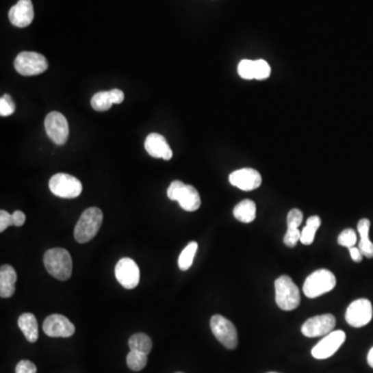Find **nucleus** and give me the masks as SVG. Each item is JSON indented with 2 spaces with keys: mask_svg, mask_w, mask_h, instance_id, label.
<instances>
[{
  "mask_svg": "<svg viewBox=\"0 0 373 373\" xmlns=\"http://www.w3.org/2000/svg\"><path fill=\"white\" fill-rule=\"evenodd\" d=\"M44 265L48 273L60 281H66L72 275V257L68 250L64 248H52L46 251Z\"/></svg>",
  "mask_w": 373,
  "mask_h": 373,
  "instance_id": "nucleus-1",
  "label": "nucleus"
},
{
  "mask_svg": "<svg viewBox=\"0 0 373 373\" xmlns=\"http://www.w3.org/2000/svg\"><path fill=\"white\" fill-rule=\"evenodd\" d=\"M103 213L99 207H90L82 213L74 229L75 240L80 244L92 241L102 227Z\"/></svg>",
  "mask_w": 373,
  "mask_h": 373,
  "instance_id": "nucleus-2",
  "label": "nucleus"
},
{
  "mask_svg": "<svg viewBox=\"0 0 373 373\" xmlns=\"http://www.w3.org/2000/svg\"><path fill=\"white\" fill-rule=\"evenodd\" d=\"M276 304L284 311L296 309L301 303V294L298 286L288 276H281L275 281Z\"/></svg>",
  "mask_w": 373,
  "mask_h": 373,
  "instance_id": "nucleus-3",
  "label": "nucleus"
},
{
  "mask_svg": "<svg viewBox=\"0 0 373 373\" xmlns=\"http://www.w3.org/2000/svg\"><path fill=\"white\" fill-rule=\"evenodd\" d=\"M336 277L329 270H318L308 276L304 282V294L307 298H316L331 292L336 286Z\"/></svg>",
  "mask_w": 373,
  "mask_h": 373,
  "instance_id": "nucleus-4",
  "label": "nucleus"
},
{
  "mask_svg": "<svg viewBox=\"0 0 373 373\" xmlns=\"http://www.w3.org/2000/svg\"><path fill=\"white\" fill-rule=\"evenodd\" d=\"M49 189L55 196L72 199L81 194L82 183L79 179L68 173H56L50 179Z\"/></svg>",
  "mask_w": 373,
  "mask_h": 373,
  "instance_id": "nucleus-5",
  "label": "nucleus"
},
{
  "mask_svg": "<svg viewBox=\"0 0 373 373\" xmlns=\"http://www.w3.org/2000/svg\"><path fill=\"white\" fill-rule=\"evenodd\" d=\"M211 330L220 344H223L229 350H235L239 344L237 331L235 324L224 318L216 314L211 318Z\"/></svg>",
  "mask_w": 373,
  "mask_h": 373,
  "instance_id": "nucleus-6",
  "label": "nucleus"
},
{
  "mask_svg": "<svg viewBox=\"0 0 373 373\" xmlns=\"http://www.w3.org/2000/svg\"><path fill=\"white\" fill-rule=\"evenodd\" d=\"M15 68L23 76H36L48 68L45 56L36 52H21L15 60Z\"/></svg>",
  "mask_w": 373,
  "mask_h": 373,
  "instance_id": "nucleus-7",
  "label": "nucleus"
},
{
  "mask_svg": "<svg viewBox=\"0 0 373 373\" xmlns=\"http://www.w3.org/2000/svg\"><path fill=\"white\" fill-rule=\"evenodd\" d=\"M346 335L344 331H333L330 334L326 335L311 350L313 358L318 360H326L331 358L335 352L339 350L340 346L344 344Z\"/></svg>",
  "mask_w": 373,
  "mask_h": 373,
  "instance_id": "nucleus-8",
  "label": "nucleus"
},
{
  "mask_svg": "<svg viewBox=\"0 0 373 373\" xmlns=\"http://www.w3.org/2000/svg\"><path fill=\"white\" fill-rule=\"evenodd\" d=\"M372 304L367 298H358L348 307L346 320L354 328H362L372 320Z\"/></svg>",
  "mask_w": 373,
  "mask_h": 373,
  "instance_id": "nucleus-9",
  "label": "nucleus"
},
{
  "mask_svg": "<svg viewBox=\"0 0 373 373\" xmlns=\"http://www.w3.org/2000/svg\"><path fill=\"white\" fill-rule=\"evenodd\" d=\"M45 129L48 136L55 144L62 145L68 140L70 129L64 114L56 111L50 112L45 118Z\"/></svg>",
  "mask_w": 373,
  "mask_h": 373,
  "instance_id": "nucleus-10",
  "label": "nucleus"
},
{
  "mask_svg": "<svg viewBox=\"0 0 373 373\" xmlns=\"http://www.w3.org/2000/svg\"><path fill=\"white\" fill-rule=\"evenodd\" d=\"M336 318L333 314H322L309 318L302 326V334L306 337L316 338L326 336L334 330Z\"/></svg>",
  "mask_w": 373,
  "mask_h": 373,
  "instance_id": "nucleus-11",
  "label": "nucleus"
},
{
  "mask_svg": "<svg viewBox=\"0 0 373 373\" xmlns=\"http://www.w3.org/2000/svg\"><path fill=\"white\" fill-rule=\"evenodd\" d=\"M116 277L123 287L133 290L139 284L140 271L134 260L122 258L116 266Z\"/></svg>",
  "mask_w": 373,
  "mask_h": 373,
  "instance_id": "nucleus-12",
  "label": "nucleus"
},
{
  "mask_svg": "<svg viewBox=\"0 0 373 373\" xmlns=\"http://www.w3.org/2000/svg\"><path fill=\"white\" fill-rule=\"evenodd\" d=\"M43 330L49 337L68 338L75 334V326L62 314H52L44 320Z\"/></svg>",
  "mask_w": 373,
  "mask_h": 373,
  "instance_id": "nucleus-13",
  "label": "nucleus"
},
{
  "mask_svg": "<svg viewBox=\"0 0 373 373\" xmlns=\"http://www.w3.org/2000/svg\"><path fill=\"white\" fill-rule=\"evenodd\" d=\"M261 175L255 169L243 168L229 175V183L243 191H253L261 185Z\"/></svg>",
  "mask_w": 373,
  "mask_h": 373,
  "instance_id": "nucleus-14",
  "label": "nucleus"
},
{
  "mask_svg": "<svg viewBox=\"0 0 373 373\" xmlns=\"http://www.w3.org/2000/svg\"><path fill=\"white\" fill-rule=\"evenodd\" d=\"M9 18L11 23L17 27L23 28L30 25L34 18L31 0H19L17 5L10 10Z\"/></svg>",
  "mask_w": 373,
  "mask_h": 373,
  "instance_id": "nucleus-15",
  "label": "nucleus"
},
{
  "mask_svg": "<svg viewBox=\"0 0 373 373\" xmlns=\"http://www.w3.org/2000/svg\"><path fill=\"white\" fill-rule=\"evenodd\" d=\"M144 147L149 155L154 158L170 160L172 158V151L167 143L166 139L158 133H152L145 139Z\"/></svg>",
  "mask_w": 373,
  "mask_h": 373,
  "instance_id": "nucleus-16",
  "label": "nucleus"
},
{
  "mask_svg": "<svg viewBox=\"0 0 373 373\" xmlns=\"http://www.w3.org/2000/svg\"><path fill=\"white\" fill-rule=\"evenodd\" d=\"M17 273L12 266L3 265L0 268V296L11 298L15 294Z\"/></svg>",
  "mask_w": 373,
  "mask_h": 373,
  "instance_id": "nucleus-17",
  "label": "nucleus"
},
{
  "mask_svg": "<svg viewBox=\"0 0 373 373\" xmlns=\"http://www.w3.org/2000/svg\"><path fill=\"white\" fill-rule=\"evenodd\" d=\"M177 203L187 211H195L201 207V199L198 191L190 185H185L177 196Z\"/></svg>",
  "mask_w": 373,
  "mask_h": 373,
  "instance_id": "nucleus-18",
  "label": "nucleus"
},
{
  "mask_svg": "<svg viewBox=\"0 0 373 373\" xmlns=\"http://www.w3.org/2000/svg\"><path fill=\"white\" fill-rule=\"evenodd\" d=\"M18 326L23 332L27 342L34 344L39 338V326L36 316L32 313H23L18 320Z\"/></svg>",
  "mask_w": 373,
  "mask_h": 373,
  "instance_id": "nucleus-19",
  "label": "nucleus"
},
{
  "mask_svg": "<svg viewBox=\"0 0 373 373\" xmlns=\"http://www.w3.org/2000/svg\"><path fill=\"white\" fill-rule=\"evenodd\" d=\"M369 231H370V221L368 219H362L358 223V233H360V242L359 249L363 255L367 258H373V243L369 240Z\"/></svg>",
  "mask_w": 373,
  "mask_h": 373,
  "instance_id": "nucleus-20",
  "label": "nucleus"
},
{
  "mask_svg": "<svg viewBox=\"0 0 373 373\" xmlns=\"http://www.w3.org/2000/svg\"><path fill=\"white\" fill-rule=\"evenodd\" d=\"M233 216L242 223H251L256 218V205L250 199L241 201L233 209Z\"/></svg>",
  "mask_w": 373,
  "mask_h": 373,
  "instance_id": "nucleus-21",
  "label": "nucleus"
},
{
  "mask_svg": "<svg viewBox=\"0 0 373 373\" xmlns=\"http://www.w3.org/2000/svg\"><path fill=\"white\" fill-rule=\"evenodd\" d=\"M320 224H322V220L318 216L308 218L305 229L301 231V243L303 245L309 246L313 243L316 231L320 229Z\"/></svg>",
  "mask_w": 373,
  "mask_h": 373,
  "instance_id": "nucleus-22",
  "label": "nucleus"
},
{
  "mask_svg": "<svg viewBox=\"0 0 373 373\" xmlns=\"http://www.w3.org/2000/svg\"><path fill=\"white\" fill-rule=\"evenodd\" d=\"M129 348H131V350H137V352L149 355L153 348V342L147 335L138 333V334L133 335L132 337L129 339Z\"/></svg>",
  "mask_w": 373,
  "mask_h": 373,
  "instance_id": "nucleus-23",
  "label": "nucleus"
},
{
  "mask_svg": "<svg viewBox=\"0 0 373 373\" xmlns=\"http://www.w3.org/2000/svg\"><path fill=\"white\" fill-rule=\"evenodd\" d=\"M197 249H198V244L196 242H191L181 251V255L179 257V267L181 271H188L190 269Z\"/></svg>",
  "mask_w": 373,
  "mask_h": 373,
  "instance_id": "nucleus-24",
  "label": "nucleus"
},
{
  "mask_svg": "<svg viewBox=\"0 0 373 373\" xmlns=\"http://www.w3.org/2000/svg\"><path fill=\"white\" fill-rule=\"evenodd\" d=\"M147 355L137 350H131L127 356V365L133 371H140L146 366Z\"/></svg>",
  "mask_w": 373,
  "mask_h": 373,
  "instance_id": "nucleus-25",
  "label": "nucleus"
},
{
  "mask_svg": "<svg viewBox=\"0 0 373 373\" xmlns=\"http://www.w3.org/2000/svg\"><path fill=\"white\" fill-rule=\"evenodd\" d=\"M90 105H92V108L96 111H103L109 110V109L112 107L114 103L111 101L110 96H109V92H97L90 101Z\"/></svg>",
  "mask_w": 373,
  "mask_h": 373,
  "instance_id": "nucleus-26",
  "label": "nucleus"
},
{
  "mask_svg": "<svg viewBox=\"0 0 373 373\" xmlns=\"http://www.w3.org/2000/svg\"><path fill=\"white\" fill-rule=\"evenodd\" d=\"M237 72L243 79H255V68H254V60H244L237 66Z\"/></svg>",
  "mask_w": 373,
  "mask_h": 373,
  "instance_id": "nucleus-27",
  "label": "nucleus"
},
{
  "mask_svg": "<svg viewBox=\"0 0 373 373\" xmlns=\"http://www.w3.org/2000/svg\"><path fill=\"white\" fill-rule=\"evenodd\" d=\"M254 68H255V79L265 80L271 75V66L266 60H254Z\"/></svg>",
  "mask_w": 373,
  "mask_h": 373,
  "instance_id": "nucleus-28",
  "label": "nucleus"
},
{
  "mask_svg": "<svg viewBox=\"0 0 373 373\" xmlns=\"http://www.w3.org/2000/svg\"><path fill=\"white\" fill-rule=\"evenodd\" d=\"M357 233H355L354 229H344L342 233H340L339 237H338V244L340 246H344L346 248L355 247V245L357 244Z\"/></svg>",
  "mask_w": 373,
  "mask_h": 373,
  "instance_id": "nucleus-29",
  "label": "nucleus"
},
{
  "mask_svg": "<svg viewBox=\"0 0 373 373\" xmlns=\"http://www.w3.org/2000/svg\"><path fill=\"white\" fill-rule=\"evenodd\" d=\"M15 112V103L10 94H5L0 99V116H9Z\"/></svg>",
  "mask_w": 373,
  "mask_h": 373,
  "instance_id": "nucleus-30",
  "label": "nucleus"
},
{
  "mask_svg": "<svg viewBox=\"0 0 373 373\" xmlns=\"http://www.w3.org/2000/svg\"><path fill=\"white\" fill-rule=\"evenodd\" d=\"M284 244L287 247H296L298 242H301V231L298 229H288L283 237Z\"/></svg>",
  "mask_w": 373,
  "mask_h": 373,
  "instance_id": "nucleus-31",
  "label": "nucleus"
},
{
  "mask_svg": "<svg viewBox=\"0 0 373 373\" xmlns=\"http://www.w3.org/2000/svg\"><path fill=\"white\" fill-rule=\"evenodd\" d=\"M303 222V213L300 209H294L288 213L287 227L288 229H298Z\"/></svg>",
  "mask_w": 373,
  "mask_h": 373,
  "instance_id": "nucleus-32",
  "label": "nucleus"
},
{
  "mask_svg": "<svg viewBox=\"0 0 373 373\" xmlns=\"http://www.w3.org/2000/svg\"><path fill=\"white\" fill-rule=\"evenodd\" d=\"M185 183L181 181H173L169 185L168 190H167V196L170 201H177V196H179V192L183 189Z\"/></svg>",
  "mask_w": 373,
  "mask_h": 373,
  "instance_id": "nucleus-33",
  "label": "nucleus"
},
{
  "mask_svg": "<svg viewBox=\"0 0 373 373\" xmlns=\"http://www.w3.org/2000/svg\"><path fill=\"white\" fill-rule=\"evenodd\" d=\"M16 373H36V366L28 360H22L16 366Z\"/></svg>",
  "mask_w": 373,
  "mask_h": 373,
  "instance_id": "nucleus-34",
  "label": "nucleus"
},
{
  "mask_svg": "<svg viewBox=\"0 0 373 373\" xmlns=\"http://www.w3.org/2000/svg\"><path fill=\"white\" fill-rule=\"evenodd\" d=\"M13 225L12 215L5 209L0 211V233H3L8 227Z\"/></svg>",
  "mask_w": 373,
  "mask_h": 373,
  "instance_id": "nucleus-35",
  "label": "nucleus"
},
{
  "mask_svg": "<svg viewBox=\"0 0 373 373\" xmlns=\"http://www.w3.org/2000/svg\"><path fill=\"white\" fill-rule=\"evenodd\" d=\"M109 96H110L111 101L114 104H120L124 102L125 94L120 90H109Z\"/></svg>",
  "mask_w": 373,
  "mask_h": 373,
  "instance_id": "nucleus-36",
  "label": "nucleus"
},
{
  "mask_svg": "<svg viewBox=\"0 0 373 373\" xmlns=\"http://www.w3.org/2000/svg\"><path fill=\"white\" fill-rule=\"evenodd\" d=\"M12 220H13V225L15 227H20L25 223V214L21 211H16L12 214Z\"/></svg>",
  "mask_w": 373,
  "mask_h": 373,
  "instance_id": "nucleus-37",
  "label": "nucleus"
},
{
  "mask_svg": "<svg viewBox=\"0 0 373 373\" xmlns=\"http://www.w3.org/2000/svg\"><path fill=\"white\" fill-rule=\"evenodd\" d=\"M350 250V257L354 260L355 263H361L363 259V253L361 252V250L357 247L348 248Z\"/></svg>",
  "mask_w": 373,
  "mask_h": 373,
  "instance_id": "nucleus-38",
  "label": "nucleus"
},
{
  "mask_svg": "<svg viewBox=\"0 0 373 373\" xmlns=\"http://www.w3.org/2000/svg\"><path fill=\"white\" fill-rule=\"evenodd\" d=\"M367 362H368L369 366L373 368V348L369 350L368 356H367Z\"/></svg>",
  "mask_w": 373,
  "mask_h": 373,
  "instance_id": "nucleus-39",
  "label": "nucleus"
},
{
  "mask_svg": "<svg viewBox=\"0 0 373 373\" xmlns=\"http://www.w3.org/2000/svg\"><path fill=\"white\" fill-rule=\"evenodd\" d=\"M268 373H277V372H268Z\"/></svg>",
  "mask_w": 373,
  "mask_h": 373,
  "instance_id": "nucleus-40",
  "label": "nucleus"
},
{
  "mask_svg": "<svg viewBox=\"0 0 373 373\" xmlns=\"http://www.w3.org/2000/svg\"><path fill=\"white\" fill-rule=\"evenodd\" d=\"M177 373H181V372H177Z\"/></svg>",
  "mask_w": 373,
  "mask_h": 373,
  "instance_id": "nucleus-41",
  "label": "nucleus"
}]
</instances>
